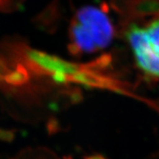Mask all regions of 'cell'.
I'll return each mask as SVG.
<instances>
[{"mask_svg":"<svg viewBox=\"0 0 159 159\" xmlns=\"http://www.w3.org/2000/svg\"><path fill=\"white\" fill-rule=\"evenodd\" d=\"M3 59L6 64H21L29 74L47 77L58 84L78 83L89 87H107L109 80L100 74L102 67L97 60L78 64L36 50L20 39L5 41L2 45Z\"/></svg>","mask_w":159,"mask_h":159,"instance_id":"obj_1","label":"cell"},{"mask_svg":"<svg viewBox=\"0 0 159 159\" xmlns=\"http://www.w3.org/2000/svg\"><path fill=\"white\" fill-rule=\"evenodd\" d=\"M127 13L133 17L152 16L159 19V0H125Z\"/></svg>","mask_w":159,"mask_h":159,"instance_id":"obj_4","label":"cell"},{"mask_svg":"<svg viewBox=\"0 0 159 159\" xmlns=\"http://www.w3.org/2000/svg\"><path fill=\"white\" fill-rule=\"evenodd\" d=\"M114 35L113 24L102 6H82L74 12L70 21L67 50L77 57L95 53L108 47Z\"/></svg>","mask_w":159,"mask_h":159,"instance_id":"obj_2","label":"cell"},{"mask_svg":"<svg viewBox=\"0 0 159 159\" xmlns=\"http://www.w3.org/2000/svg\"><path fill=\"white\" fill-rule=\"evenodd\" d=\"M23 0H0V11H11L15 10Z\"/></svg>","mask_w":159,"mask_h":159,"instance_id":"obj_5","label":"cell"},{"mask_svg":"<svg viewBox=\"0 0 159 159\" xmlns=\"http://www.w3.org/2000/svg\"><path fill=\"white\" fill-rule=\"evenodd\" d=\"M85 159H107L105 158L104 157H102L101 155H92V156H89V157H87Z\"/></svg>","mask_w":159,"mask_h":159,"instance_id":"obj_6","label":"cell"},{"mask_svg":"<svg viewBox=\"0 0 159 159\" xmlns=\"http://www.w3.org/2000/svg\"><path fill=\"white\" fill-rule=\"evenodd\" d=\"M125 38L139 69L151 78L159 79V19L143 25L130 23L125 28Z\"/></svg>","mask_w":159,"mask_h":159,"instance_id":"obj_3","label":"cell"}]
</instances>
